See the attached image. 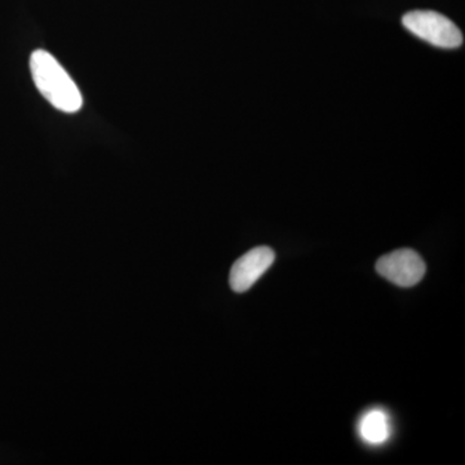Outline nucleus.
<instances>
[{
    "mask_svg": "<svg viewBox=\"0 0 465 465\" xmlns=\"http://www.w3.org/2000/svg\"><path fill=\"white\" fill-rule=\"evenodd\" d=\"M403 26L410 33L434 47L455 50L463 45V33L450 18L434 11L407 12Z\"/></svg>",
    "mask_w": 465,
    "mask_h": 465,
    "instance_id": "obj_2",
    "label": "nucleus"
},
{
    "mask_svg": "<svg viewBox=\"0 0 465 465\" xmlns=\"http://www.w3.org/2000/svg\"><path fill=\"white\" fill-rule=\"evenodd\" d=\"M360 433L366 442L381 445L390 437V421L381 410H371L363 416L360 424Z\"/></svg>",
    "mask_w": 465,
    "mask_h": 465,
    "instance_id": "obj_5",
    "label": "nucleus"
},
{
    "mask_svg": "<svg viewBox=\"0 0 465 465\" xmlns=\"http://www.w3.org/2000/svg\"><path fill=\"white\" fill-rule=\"evenodd\" d=\"M274 251L268 246L255 247L241 256L232 266L229 283L235 292H246L273 265Z\"/></svg>",
    "mask_w": 465,
    "mask_h": 465,
    "instance_id": "obj_4",
    "label": "nucleus"
},
{
    "mask_svg": "<svg viewBox=\"0 0 465 465\" xmlns=\"http://www.w3.org/2000/svg\"><path fill=\"white\" fill-rule=\"evenodd\" d=\"M376 271L397 286L412 287L423 280L427 266L416 251L402 249L381 256L376 262Z\"/></svg>",
    "mask_w": 465,
    "mask_h": 465,
    "instance_id": "obj_3",
    "label": "nucleus"
},
{
    "mask_svg": "<svg viewBox=\"0 0 465 465\" xmlns=\"http://www.w3.org/2000/svg\"><path fill=\"white\" fill-rule=\"evenodd\" d=\"M30 72L36 88L54 108L69 114L81 110L84 97L78 85L50 52L34 51L30 57Z\"/></svg>",
    "mask_w": 465,
    "mask_h": 465,
    "instance_id": "obj_1",
    "label": "nucleus"
}]
</instances>
